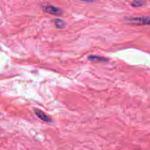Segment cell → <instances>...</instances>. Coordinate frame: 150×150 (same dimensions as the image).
<instances>
[{
  "instance_id": "obj_5",
  "label": "cell",
  "mask_w": 150,
  "mask_h": 150,
  "mask_svg": "<svg viewBox=\"0 0 150 150\" xmlns=\"http://www.w3.org/2000/svg\"><path fill=\"white\" fill-rule=\"evenodd\" d=\"M89 59L90 60H92V61H105V60H108L107 58L98 57V56H90Z\"/></svg>"
},
{
  "instance_id": "obj_4",
  "label": "cell",
  "mask_w": 150,
  "mask_h": 150,
  "mask_svg": "<svg viewBox=\"0 0 150 150\" xmlns=\"http://www.w3.org/2000/svg\"><path fill=\"white\" fill-rule=\"evenodd\" d=\"M54 23H55V26H57V27L59 28V29H62V28H63L64 26H65V23H64V21H62V19H59V18L55 19V21H54Z\"/></svg>"
},
{
  "instance_id": "obj_2",
  "label": "cell",
  "mask_w": 150,
  "mask_h": 150,
  "mask_svg": "<svg viewBox=\"0 0 150 150\" xmlns=\"http://www.w3.org/2000/svg\"><path fill=\"white\" fill-rule=\"evenodd\" d=\"M43 9L46 13L54 15V16H62L63 13L61 9L53 5H44Z\"/></svg>"
},
{
  "instance_id": "obj_6",
  "label": "cell",
  "mask_w": 150,
  "mask_h": 150,
  "mask_svg": "<svg viewBox=\"0 0 150 150\" xmlns=\"http://www.w3.org/2000/svg\"><path fill=\"white\" fill-rule=\"evenodd\" d=\"M145 4L144 1H134L132 3V6L133 7H142Z\"/></svg>"
},
{
  "instance_id": "obj_3",
  "label": "cell",
  "mask_w": 150,
  "mask_h": 150,
  "mask_svg": "<svg viewBox=\"0 0 150 150\" xmlns=\"http://www.w3.org/2000/svg\"><path fill=\"white\" fill-rule=\"evenodd\" d=\"M35 114H36V116L38 117V118L40 119V120H42V121L47 122H49L51 121V118H50L48 116H47L46 114H45L42 111H40V110L35 109Z\"/></svg>"
},
{
  "instance_id": "obj_1",
  "label": "cell",
  "mask_w": 150,
  "mask_h": 150,
  "mask_svg": "<svg viewBox=\"0 0 150 150\" xmlns=\"http://www.w3.org/2000/svg\"><path fill=\"white\" fill-rule=\"evenodd\" d=\"M130 23L135 25H149L150 17H132L128 18Z\"/></svg>"
}]
</instances>
